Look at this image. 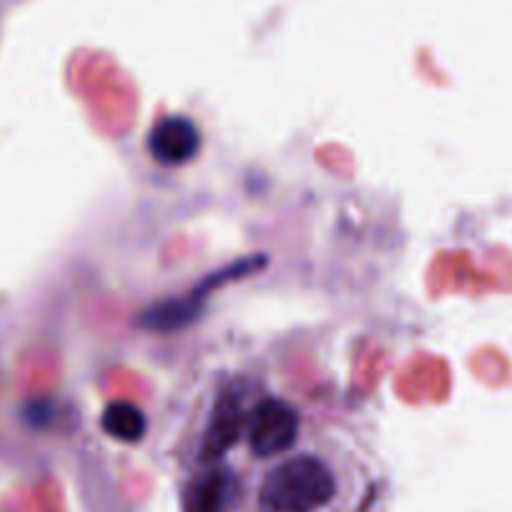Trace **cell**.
Wrapping results in <instances>:
<instances>
[{"mask_svg":"<svg viewBox=\"0 0 512 512\" xmlns=\"http://www.w3.org/2000/svg\"><path fill=\"white\" fill-rule=\"evenodd\" d=\"M334 475L312 455L292 457L274 467L259 492L262 512H317L334 497Z\"/></svg>","mask_w":512,"mask_h":512,"instance_id":"cell-1","label":"cell"},{"mask_svg":"<svg viewBox=\"0 0 512 512\" xmlns=\"http://www.w3.org/2000/svg\"><path fill=\"white\" fill-rule=\"evenodd\" d=\"M251 452L259 457H274L287 452L297 442L299 415L282 400H264L246 422Z\"/></svg>","mask_w":512,"mask_h":512,"instance_id":"cell-2","label":"cell"},{"mask_svg":"<svg viewBox=\"0 0 512 512\" xmlns=\"http://www.w3.org/2000/svg\"><path fill=\"white\" fill-rule=\"evenodd\" d=\"M256 267V262H244V264H236V267L226 269L221 274H211L214 279L201 284L199 289L194 292L184 294V297H176V299H166V302L154 304L151 309H146L144 314L139 317V324L144 329H151V332H176V329H184L186 324L194 322L199 317L201 307H204L206 297L214 287L224 284L226 279H234V274L239 272H251Z\"/></svg>","mask_w":512,"mask_h":512,"instance_id":"cell-3","label":"cell"},{"mask_svg":"<svg viewBox=\"0 0 512 512\" xmlns=\"http://www.w3.org/2000/svg\"><path fill=\"white\" fill-rule=\"evenodd\" d=\"M201 134L186 116H166L151 128L149 154L161 166H184L199 154Z\"/></svg>","mask_w":512,"mask_h":512,"instance_id":"cell-4","label":"cell"},{"mask_svg":"<svg viewBox=\"0 0 512 512\" xmlns=\"http://www.w3.org/2000/svg\"><path fill=\"white\" fill-rule=\"evenodd\" d=\"M239 432H241L239 405H236L234 400H224L219 407H216L209 430H206L204 455L206 457L224 455V452L239 440Z\"/></svg>","mask_w":512,"mask_h":512,"instance_id":"cell-5","label":"cell"},{"mask_svg":"<svg viewBox=\"0 0 512 512\" xmlns=\"http://www.w3.org/2000/svg\"><path fill=\"white\" fill-rule=\"evenodd\" d=\"M231 480L226 472H209L194 482L186 500V512H226L229 505Z\"/></svg>","mask_w":512,"mask_h":512,"instance_id":"cell-6","label":"cell"},{"mask_svg":"<svg viewBox=\"0 0 512 512\" xmlns=\"http://www.w3.org/2000/svg\"><path fill=\"white\" fill-rule=\"evenodd\" d=\"M103 430L121 442H139L146 435V417L131 402H113L103 412Z\"/></svg>","mask_w":512,"mask_h":512,"instance_id":"cell-7","label":"cell"}]
</instances>
